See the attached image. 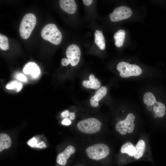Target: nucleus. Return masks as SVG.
Segmentation results:
<instances>
[{
  "instance_id": "28",
  "label": "nucleus",
  "mask_w": 166,
  "mask_h": 166,
  "mask_svg": "<svg viewBox=\"0 0 166 166\" xmlns=\"http://www.w3.org/2000/svg\"><path fill=\"white\" fill-rule=\"evenodd\" d=\"M36 140L34 138H33L30 140V141L28 143L29 145H30L31 146H33L34 145H35L36 144Z\"/></svg>"
},
{
  "instance_id": "20",
  "label": "nucleus",
  "mask_w": 166,
  "mask_h": 166,
  "mask_svg": "<svg viewBox=\"0 0 166 166\" xmlns=\"http://www.w3.org/2000/svg\"><path fill=\"white\" fill-rule=\"evenodd\" d=\"M156 101L154 95L150 92H147L144 95L143 101L147 105L153 106L154 102Z\"/></svg>"
},
{
  "instance_id": "1",
  "label": "nucleus",
  "mask_w": 166,
  "mask_h": 166,
  "mask_svg": "<svg viewBox=\"0 0 166 166\" xmlns=\"http://www.w3.org/2000/svg\"><path fill=\"white\" fill-rule=\"evenodd\" d=\"M41 35L44 40L51 43L58 45L61 42L62 35L56 26L54 24H47L42 28Z\"/></svg>"
},
{
  "instance_id": "19",
  "label": "nucleus",
  "mask_w": 166,
  "mask_h": 166,
  "mask_svg": "<svg viewBox=\"0 0 166 166\" xmlns=\"http://www.w3.org/2000/svg\"><path fill=\"white\" fill-rule=\"evenodd\" d=\"M120 151L122 153H126L129 156L133 157L135 153V147L132 143L128 142L122 146Z\"/></svg>"
},
{
  "instance_id": "24",
  "label": "nucleus",
  "mask_w": 166,
  "mask_h": 166,
  "mask_svg": "<svg viewBox=\"0 0 166 166\" xmlns=\"http://www.w3.org/2000/svg\"><path fill=\"white\" fill-rule=\"evenodd\" d=\"M69 112L68 110H65L63 111L61 114V117L64 118H69L68 117L69 116Z\"/></svg>"
},
{
  "instance_id": "30",
  "label": "nucleus",
  "mask_w": 166,
  "mask_h": 166,
  "mask_svg": "<svg viewBox=\"0 0 166 166\" xmlns=\"http://www.w3.org/2000/svg\"><path fill=\"white\" fill-rule=\"evenodd\" d=\"M152 106L149 105H147L146 108L147 110L148 111H151L152 109Z\"/></svg>"
},
{
  "instance_id": "11",
  "label": "nucleus",
  "mask_w": 166,
  "mask_h": 166,
  "mask_svg": "<svg viewBox=\"0 0 166 166\" xmlns=\"http://www.w3.org/2000/svg\"><path fill=\"white\" fill-rule=\"evenodd\" d=\"M107 92V89L105 86H102L97 89L90 99L91 105L94 107H98L99 101L106 96Z\"/></svg>"
},
{
  "instance_id": "23",
  "label": "nucleus",
  "mask_w": 166,
  "mask_h": 166,
  "mask_svg": "<svg viewBox=\"0 0 166 166\" xmlns=\"http://www.w3.org/2000/svg\"><path fill=\"white\" fill-rule=\"evenodd\" d=\"M17 78L19 80L22 81L26 82L27 80L26 77L22 73H19L18 74Z\"/></svg>"
},
{
  "instance_id": "10",
  "label": "nucleus",
  "mask_w": 166,
  "mask_h": 166,
  "mask_svg": "<svg viewBox=\"0 0 166 166\" xmlns=\"http://www.w3.org/2000/svg\"><path fill=\"white\" fill-rule=\"evenodd\" d=\"M24 73L26 74L30 75L33 78H38L41 73L39 66L34 62H29L25 65L23 69Z\"/></svg>"
},
{
  "instance_id": "7",
  "label": "nucleus",
  "mask_w": 166,
  "mask_h": 166,
  "mask_svg": "<svg viewBox=\"0 0 166 166\" xmlns=\"http://www.w3.org/2000/svg\"><path fill=\"white\" fill-rule=\"evenodd\" d=\"M132 14V11L130 8L121 6L115 9L113 12L110 14L109 17L112 21L117 22L129 18Z\"/></svg>"
},
{
  "instance_id": "17",
  "label": "nucleus",
  "mask_w": 166,
  "mask_h": 166,
  "mask_svg": "<svg viewBox=\"0 0 166 166\" xmlns=\"http://www.w3.org/2000/svg\"><path fill=\"white\" fill-rule=\"evenodd\" d=\"M125 36V32L123 30H119L113 36L115 41V44L117 47H121L123 45Z\"/></svg>"
},
{
  "instance_id": "18",
  "label": "nucleus",
  "mask_w": 166,
  "mask_h": 166,
  "mask_svg": "<svg viewBox=\"0 0 166 166\" xmlns=\"http://www.w3.org/2000/svg\"><path fill=\"white\" fill-rule=\"evenodd\" d=\"M153 110L157 117H163L165 114L166 107L162 103L155 101L153 104Z\"/></svg>"
},
{
  "instance_id": "26",
  "label": "nucleus",
  "mask_w": 166,
  "mask_h": 166,
  "mask_svg": "<svg viewBox=\"0 0 166 166\" xmlns=\"http://www.w3.org/2000/svg\"><path fill=\"white\" fill-rule=\"evenodd\" d=\"M62 124L65 125H69L71 124V121L69 118H64L62 121Z\"/></svg>"
},
{
  "instance_id": "22",
  "label": "nucleus",
  "mask_w": 166,
  "mask_h": 166,
  "mask_svg": "<svg viewBox=\"0 0 166 166\" xmlns=\"http://www.w3.org/2000/svg\"><path fill=\"white\" fill-rule=\"evenodd\" d=\"M0 48L3 50L9 49L8 40L7 37L4 35L0 34Z\"/></svg>"
},
{
  "instance_id": "5",
  "label": "nucleus",
  "mask_w": 166,
  "mask_h": 166,
  "mask_svg": "<svg viewBox=\"0 0 166 166\" xmlns=\"http://www.w3.org/2000/svg\"><path fill=\"white\" fill-rule=\"evenodd\" d=\"M117 68L120 72V76L123 78L138 76L142 73L141 69L137 65L131 64L124 61L119 63Z\"/></svg>"
},
{
  "instance_id": "25",
  "label": "nucleus",
  "mask_w": 166,
  "mask_h": 166,
  "mask_svg": "<svg viewBox=\"0 0 166 166\" xmlns=\"http://www.w3.org/2000/svg\"><path fill=\"white\" fill-rule=\"evenodd\" d=\"M61 63L62 65L63 66H66L70 64L69 60L67 58H65L62 59Z\"/></svg>"
},
{
  "instance_id": "15",
  "label": "nucleus",
  "mask_w": 166,
  "mask_h": 166,
  "mask_svg": "<svg viewBox=\"0 0 166 166\" xmlns=\"http://www.w3.org/2000/svg\"><path fill=\"white\" fill-rule=\"evenodd\" d=\"M95 43L101 50H104L105 48V39L102 32L96 30L94 33Z\"/></svg>"
},
{
  "instance_id": "2",
  "label": "nucleus",
  "mask_w": 166,
  "mask_h": 166,
  "mask_svg": "<svg viewBox=\"0 0 166 166\" xmlns=\"http://www.w3.org/2000/svg\"><path fill=\"white\" fill-rule=\"evenodd\" d=\"M36 22V16L33 14L28 13L23 16L19 29L20 35L22 38L26 39L29 38Z\"/></svg>"
},
{
  "instance_id": "14",
  "label": "nucleus",
  "mask_w": 166,
  "mask_h": 166,
  "mask_svg": "<svg viewBox=\"0 0 166 166\" xmlns=\"http://www.w3.org/2000/svg\"><path fill=\"white\" fill-rule=\"evenodd\" d=\"M146 147L145 142L143 140L138 141L135 146V151L133 157L136 160L140 159L143 156Z\"/></svg>"
},
{
  "instance_id": "12",
  "label": "nucleus",
  "mask_w": 166,
  "mask_h": 166,
  "mask_svg": "<svg viewBox=\"0 0 166 166\" xmlns=\"http://www.w3.org/2000/svg\"><path fill=\"white\" fill-rule=\"evenodd\" d=\"M59 2L61 8L64 11L70 14L75 12L77 6L74 0H60Z\"/></svg>"
},
{
  "instance_id": "32",
  "label": "nucleus",
  "mask_w": 166,
  "mask_h": 166,
  "mask_svg": "<svg viewBox=\"0 0 166 166\" xmlns=\"http://www.w3.org/2000/svg\"></svg>"
},
{
  "instance_id": "31",
  "label": "nucleus",
  "mask_w": 166,
  "mask_h": 166,
  "mask_svg": "<svg viewBox=\"0 0 166 166\" xmlns=\"http://www.w3.org/2000/svg\"><path fill=\"white\" fill-rule=\"evenodd\" d=\"M157 117V116H156V115H155V118H156Z\"/></svg>"
},
{
  "instance_id": "3",
  "label": "nucleus",
  "mask_w": 166,
  "mask_h": 166,
  "mask_svg": "<svg viewBox=\"0 0 166 166\" xmlns=\"http://www.w3.org/2000/svg\"><path fill=\"white\" fill-rule=\"evenodd\" d=\"M85 152L90 159L99 160L106 158L109 155L110 149L105 144H97L88 147L85 149Z\"/></svg>"
},
{
  "instance_id": "4",
  "label": "nucleus",
  "mask_w": 166,
  "mask_h": 166,
  "mask_svg": "<svg viewBox=\"0 0 166 166\" xmlns=\"http://www.w3.org/2000/svg\"><path fill=\"white\" fill-rule=\"evenodd\" d=\"M101 124L98 120L94 118H90L79 122L77 127L81 132L91 134L98 132L101 129Z\"/></svg>"
},
{
  "instance_id": "6",
  "label": "nucleus",
  "mask_w": 166,
  "mask_h": 166,
  "mask_svg": "<svg viewBox=\"0 0 166 166\" xmlns=\"http://www.w3.org/2000/svg\"><path fill=\"white\" fill-rule=\"evenodd\" d=\"M135 117L132 113L128 114L125 119L117 123L115 125L117 131L121 135H124L127 133L132 132L134 129Z\"/></svg>"
},
{
  "instance_id": "8",
  "label": "nucleus",
  "mask_w": 166,
  "mask_h": 166,
  "mask_svg": "<svg viewBox=\"0 0 166 166\" xmlns=\"http://www.w3.org/2000/svg\"><path fill=\"white\" fill-rule=\"evenodd\" d=\"M66 55L72 66H76L79 63L81 52L79 46L75 44L69 45L66 50Z\"/></svg>"
},
{
  "instance_id": "29",
  "label": "nucleus",
  "mask_w": 166,
  "mask_h": 166,
  "mask_svg": "<svg viewBox=\"0 0 166 166\" xmlns=\"http://www.w3.org/2000/svg\"><path fill=\"white\" fill-rule=\"evenodd\" d=\"M69 119L70 120H73L75 117V114L74 112H70L69 113Z\"/></svg>"
},
{
  "instance_id": "16",
  "label": "nucleus",
  "mask_w": 166,
  "mask_h": 166,
  "mask_svg": "<svg viewBox=\"0 0 166 166\" xmlns=\"http://www.w3.org/2000/svg\"><path fill=\"white\" fill-rule=\"evenodd\" d=\"M11 145L10 137L7 134L1 133L0 134V152L9 148Z\"/></svg>"
},
{
  "instance_id": "21",
  "label": "nucleus",
  "mask_w": 166,
  "mask_h": 166,
  "mask_svg": "<svg viewBox=\"0 0 166 166\" xmlns=\"http://www.w3.org/2000/svg\"><path fill=\"white\" fill-rule=\"evenodd\" d=\"M22 84L16 81H13L8 84L6 88L9 89L14 90L17 92H19L22 89Z\"/></svg>"
},
{
  "instance_id": "9",
  "label": "nucleus",
  "mask_w": 166,
  "mask_h": 166,
  "mask_svg": "<svg viewBox=\"0 0 166 166\" xmlns=\"http://www.w3.org/2000/svg\"><path fill=\"white\" fill-rule=\"evenodd\" d=\"M75 149L73 146L69 145L63 152L57 155L56 162L60 165H65L68 159L75 152Z\"/></svg>"
},
{
  "instance_id": "27",
  "label": "nucleus",
  "mask_w": 166,
  "mask_h": 166,
  "mask_svg": "<svg viewBox=\"0 0 166 166\" xmlns=\"http://www.w3.org/2000/svg\"><path fill=\"white\" fill-rule=\"evenodd\" d=\"M83 2L84 5L86 6H89L93 2L92 0H83Z\"/></svg>"
},
{
  "instance_id": "13",
  "label": "nucleus",
  "mask_w": 166,
  "mask_h": 166,
  "mask_svg": "<svg viewBox=\"0 0 166 166\" xmlns=\"http://www.w3.org/2000/svg\"><path fill=\"white\" fill-rule=\"evenodd\" d=\"M82 85L87 89H98L101 85V82L93 74H91L89 76V80H84L82 81Z\"/></svg>"
}]
</instances>
